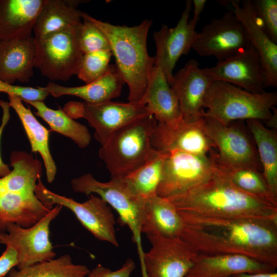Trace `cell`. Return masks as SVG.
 Here are the masks:
<instances>
[{"label": "cell", "instance_id": "cell-1", "mask_svg": "<svg viewBox=\"0 0 277 277\" xmlns=\"http://www.w3.org/2000/svg\"><path fill=\"white\" fill-rule=\"evenodd\" d=\"M179 213L184 225L180 238L199 253L242 255L276 268L277 221Z\"/></svg>", "mask_w": 277, "mask_h": 277}, {"label": "cell", "instance_id": "cell-2", "mask_svg": "<svg viewBox=\"0 0 277 277\" xmlns=\"http://www.w3.org/2000/svg\"><path fill=\"white\" fill-rule=\"evenodd\" d=\"M166 199L179 212L220 218L277 221V205L238 188L217 165L215 172L206 181Z\"/></svg>", "mask_w": 277, "mask_h": 277}, {"label": "cell", "instance_id": "cell-3", "mask_svg": "<svg viewBox=\"0 0 277 277\" xmlns=\"http://www.w3.org/2000/svg\"><path fill=\"white\" fill-rule=\"evenodd\" d=\"M10 172L0 177V233L10 224L29 227L42 219L51 209L35 194L42 174V164L25 151L10 154Z\"/></svg>", "mask_w": 277, "mask_h": 277}, {"label": "cell", "instance_id": "cell-4", "mask_svg": "<svg viewBox=\"0 0 277 277\" xmlns=\"http://www.w3.org/2000/svg\"><path fill=\"white\" fill-rule=\"evenodd\" d=\"M106 36L116 66L129 87L128 102L139 103L146 90L155 67V57L149 55L147 41L152 25L145 19L132 27L103 22L82 12Z\"/></svg>", "mask_w": 277, "mask_h": 277}, {"label": "cell", "instance_id": "cell-5", "mask_svg": "<svg viewBox=\"0 0 277 277\" xmlns=\"http://www.w3.org/2000/svg\"><path fill=\"white\" fill-rule=\"evenodd\" d=\"M157 124L153 116L149 115L121 128L108 137L98 156L111 177L129 174L159 154L151 145Z\"/></svg>", "mask_w": 277, "mask_h": 277}, {"label": "cell", "instance_id": "cell-6", "mask_svg": "<svg viewBox=\"0 0 277 277\" xmlns=\"http://www.w3.org/2000/svg\"><path fill=\"white\" fill-rule=\"evenodd\" d=\"M277 105L276 92L254 93L222 81H213L203 100L202 116L213 118L223 125L240 120L265 122Z\"/></svg>", "mask_w": 277, "mask_h": 277}, {"label": "cell", "instance_id": "cell-7", "mask_svg": "<svg viewBox=\"0 0 277 277\" xmlns=\"http://www.w3.org/2000/svg\"><path fill=\"white\" fill-rule=\"evenodd\" d=\"M81 24L35 40V68L43 76L66 81L76 74L83 55L80 42Z\"/></svg>", "mask_w": 277, "mask_h": 277}, {"label": "cell", "instance_id": "cell-8", "mask_svg": "<svg viewBox=\"0 0 277 277\" xmlns=\"http://www.w3.org/2000/svg\"><path fill=\"white\" fill-rule=\"evenodd\" d=\"M71 185L75 192L88 196L96 194L115 210L121 225L128 227L133 242L141 247L142 212L146 198L134 194L120 177H111L108 182H102L88 173L72 179Z\"/></svg>", "mask_w": 277, "mask_h": 277}, {"label": "cell", "instance_id": "cell-9", "mask_svg": "<svg viewBox=\"0 0 277 277\" xmlns=\"http://www.w3.org/2000/svg\"><path fill=\"white\" fill-rule=\"evenodd\" d=\"M34 192L37 199L48 208L52 209L54 204L67 208L96 239L118 246L114 214L108 204L98 195L91 194L87 201L78 203L49 190L41 179L37 181Z\"/></svg>", "mask_w": 277, "mask_h": 277}, {"label": "cell", "instance_id": "cell-10", "mask_svg": "<svg viewBox=\"0 0 277 277\" xmlns=\"http://www.w3.org/2000/svg\"><path fill=\"white\" fill-rule=\"evenodd\" d=\"M201 126L218 153L216 164L228 169L250 168L262 171V166L254 144L241 127L231 123L223 125L210 117L202 116Z\"/></svg>", "mask_w": 277, "mask_h": 277}, {"label": "cell", "instance_id": "cell-11", "mask_svg": "<svg viewBox=\"0 0 277 277\" xmlns=\"http://www.w3.org/2000/svg\"><path fill=\"white\" fill-rule=\"evenodd\" d=\"M71 118H84L95 130L94 137L103 145L115 131L144 116L152 115L139 103H116L111 101L91 104L70 101L62 109Z\"/></svg>", "mask_w": 277, "mask_h": 277}, {"label": "cell", "instance_id": "cell-12", "mask_svg": "<svg viewBox=\"0 0 277 277\" xmlns=\"http://www.w3.org/2000/svg\"><path fill=\"white\" fill-rule=\"evenodd\" d=\"M197 155L180 151L166 153L156 194L167 198L183 193L211 176L217 169L215 153Z\"/></svg>", "mask_w": 277, "mask_h": 277}, {"label": "cell", "instance_id": "cell-13", "mask_svg": "<svg viewBox=\"0 0 277 277\" xmlns=\"http://www.w3.org/2000/svg\"><path fill=\"white\" fill-rule=\"evenodd\" d=\"M62 208L56 205L31 227L10 224L5 232L0 233V244L11 247L16 252L18 269L54 259L56 253L49 239V226Z\"/></svg>", "mask_w": 277, "mask_h": 277}, {"label": "cell", "instance_id": "cell-14", "mask_svg": "<svg viewBox=\"0 0 277 277\" xmlns=\"http://www.w3.org/2000/svg\"><path fill=\"white\" fill-rule=\"evenodd\" d=\"M147 237L152 246L141 259L143 276L185 277L199 252L179 237Z\"/></svg>", "mask_w": 277, "mask_h": 277}, {"label": "cell", "instance_id": "cell-15", "mask_svg": "<svg viewBox=\"0 0 277 277\" xmlns=\"http://www.w3.org/2000/svg\"><path fill=\"white\" fill-rule=\"evenodd\" d=\"M251 45L244 26L232 11L213 18L197 32L193 48L202 56L225 60Z\"/></svg>", "mask_w": 277, "mask_h": 277}, {"label": "cell", "instance_id": "cell-16", "mask_svg": "<svg viewBox=\"0 0 277 277\" xmlns=\"http://www.w3.org/2000/svg\"><path fill=\"white\" fill-rule=\"evenodd\" d=\"M202 70L212 82H226L254 93L265 92L264 68L252 45Z\"/></svg>", "mask_w": 277, "mask_h": 277}, {"label": "cell", "instance_id": "cell-17", "mask_svg": "<svg viewBox=\"0 0 277 277\" xmlns=\"http://www.w3.org/2000/svg\"><path fill=\"white\" fill-rule=\"evenodd\" d=\"M192 6V1H187L176 25L169 28L163 24L153 35L156 46L155 67L162 70L169 84L173 78L177 61L189 52L197 33L189 22Z\"/></svg>", "mask_w": 277, "mask_h": 277}, {"label": "cell", "instance_id": "cell-18", "mask_svg": "<svg viewBox=\"0 0 277 277\" xmlns=\"http://www.w3.org/2000/svg\"><path fill=\"white\" fill-rule=\"evenodd\" d=\"M212 82L194 59L189 60L173 74L169 85L177 98L184 122L195 123L201 118L204 97Z\"/></svg>", "mask_w": 277, "mask_h": 277}, {"label": "cell", "instance_id": "cell-19", "mask_svg": "<svg viewBox=\"0 0 277 277\" xmlns=\"http://www.w3.org/2000/svg\"><path fill=\"white\" fill-rule=\"evenodd\" d=\"M151 145L156 151L165 153L180 151L207 155L215 148L203 130L201 119L192 123L182 121L175 126L157 123L151 138Z\"/></svg>", "mask_w": 277, "mask_h": 277}, {"label": "cell", "instance_id": "cell-20", "mask_svg": "<svg viewBox=\"0 0 277 277\" xmlns=\"http://www.w3.org/2000/svg\"><path fill=\"white\" fill-rule=\"evenodd\" d=\"M233 12L245 28L265 72V88L277 86V44L268 36L256 15L252 1H232Z\"/></svg>", "mask_w": 277, "mask_h": 277}, {"label": "cell", "instance_id": "cell-21", "mask_svg": "<svg viewBox=\"0 0 277 277\" xmlns=\"http://www.w3.org/2000/svg\"><path fill=\"white\" fill-rule=\"evenodd\" d=\"M275 269L245 255L199 253L185 277H232L240 273L271 272Z\"/></svg>", "mask_w": 277, "mask_h": 277}, {"label": "cell", "instance_id": "cell-22", "mask_svg": "<svg viewBox=\"0 0 277 277\" xmlns=\"http://www.w3.org/2000/svg\"><path fill=\"white\" fill-rule=\"evenodd\" d=\"M36 43L33 36L0 41V80L13 84L33 75Z\"/></svg>", "mask_w": 277, "mask_h": 277}, {"label": "cell", "instance_id": "cell-23", "mask_svg": "<svg viewBox=\"0 0 277 277\" xmlns=\"http://www.w3.org/2000/svg\"><path fill=\"white\" fill-rule=\"evenodd\" d=\"M139 103L147 107L157 123L175 126L183 121L176 96L159 68L154 67Z\"/></svg>", "mask_w": 277, "mask_h": 277}, {"label": "cell", "instance_id": "cell-24", "mask_svg": "<svg viewBox=\"0 0 277 277\" xmlns=\"http://www.w3.org/2000/svg\"><path fill=\"white\" fill-rule=\"evenodd\" d=\"M45 0H0V41L32 36Z\"/></svg>", "mask_w": 277, "mask_h": 277}, {"label": "cell", "instance_id": "cell-25", "mask_svg": "<svg viewBox=\"0 0 277 277\" xmlns=\"http://www.w3.org/2000/svg\"><path fill=\"white\" fill-rule=\"evenodd\" d=\"M184 227L182 217L169 200L157 194L145 199L142 212L141 233L180 238Z\"/></svg>", "mask_w": 277, "mask_h": 277}, {"label": "cell", "instance_id": "cell-26", "mask_svg": "<svg viewBox=\"0 0 277 277\" xmlns=\"http://www.w3.org/2000/svg\"><path fill=\"white\" fill-rule=\"evenodd\" d=\"M124 84L116 65H110L102 77L83 86L65 87L49 82L42 88L55 97L72 95L82 98L85 103L95 104L110 101L118 97Z\"/></svg>", "mask_w": 277, "mask_h": 277}, {"label": "cell", "instance_id": "cell-27", "mask_svg": "<svg viewBox=\"0 0 277 277\" xmlns=\"http://www.w3.org/2000/svg\"><path fill=\"white\" fill-rule=\"evenodd\" d=\"M84 2L45 0L33 28L35 39L38 41L52 33L81 24L82 11L77 7Z\"/></svg>", "mask_w": 277, "mask_h": 277}, {"label": "cell", "instance_id": "cell-28", "mask_svg": "<svg viewBox=\"0 0 277 277\" xmlns=\"http://www.w3.org/2000/svg\"><path fill=\"white\" fill-rule=\"evenodd\" d=\"M9 107L17 114L30 144L31 152L40 154L46 169L47 180L52 183L56 174V166L49 147V130L43 126L34 116L29 108H26L16 96L8 95Z\"/></svg>", "mask_w": 277, "mask_h": 277}, {"label": "cell", "instance_id": "cell-29", "mask_svg": "<svg viewBox=\"0 0 277 277\" xmlns=\"http://www.w3.org/2000/svg\"><path fill=\"white\" fill-rule=\"evenodd\" d=\"M272 199L277 204V134L260 121H247Z\"/></svg>", "mask_w": 277, "mask_h": 277}, {"label": "cell", "instance_id": "cell-30", "mask_svg": "<svg viewBox=\"0 0 277 277\" xmlns=\"http://www.w3.org/2000/svg\"><path fill=\"white\" fill-rule=\"evenodd\" d=\"M24 102L36 109L35 114L48 124L51 131L70 138L80 148H84L90 144L91 136L87 127L71 118L60 107L54 110L44 102Z\"/></svg>", "mask_w": 277, "mask_h": 277}, {"label": "cell", "instance_id": "cell-31", "mask_svg": "<svg viewBox=\"0 0 277 277\" xmlns=\"http://www.w3.org/2000/svg\"><path fill=\"white\" fill-rule=\"evenodd\" d=\"M90 270L75 264L69 254L37 263L21 269H12L7 277H87Z\"/></svg>", "mask_w": 277, "mask_h": 277}, {"label": "cell", "instance_id": "cell-32", "mask_svg": "<svg viewBox=\"0 0 277 277\" xmlns=\"http://www.w3.org/2000/svg\"><path fill=\"white\" fill-rule=\"evenodd\" d=\"M166 153L159 152L141 167L120 177L130 190L136 196L147 198L156 194Z\"/></svg>", "mask_w": 277, "mask_h": 277}, {"label": "cell", "instance_id": "cell-33", "mask_svg": "<svg viewBox=\"0 0 277 277\" xmlns=\"http://www.w3.org/2000/svg\"><path fill=\"white\" fill-rule=\"evenodd\" d=\"M217 166L240 189L277 205L272 199L267 183L261 171L250 168L228 169L218 165Z\"/></svg>", "mask_w": 277, "mask_h": 277}, {"label": "cell", "instance_id": "cell-34", "mask_svg": "<svg viewBox=\"0 0 277 277\" xmlns=\"http://www.w3.org/2000/svg\"><path fill=\"white\" fill-rule=\"evenodd\" d=\"M112 55L110 50H100L84 53L76 75L85 84L98 80L108 71Z\"/></svg>", "mask_w": 277, "mask_h": 277}, {"label": "cell", "instance_id": "cell-35", "mask_svg": "<svg viewBox=\"0 0 277 277\" xmlns=\"http://www.w3.org/2000/svg\"><path fill=\"white\" fill-rule=\"evenodd\" d=\"M83 20L80 27V42L84 53L100 50H110L109 43L104 33L86 18L81 12Z\"/></svg>", "mask_w": 277, "mask_h": 277}, {"label": "cell", "instance_id": "cell-36", "mask_svg": "<svg viewBox=\"0 0 277 277\" xmlns=\"http://www.w3.org/2000/svg\"><path fill=\"white\" fill-rule=\"evenodd\" d=\"M256 16L269 38L277 44V1H252Z\"/></svg>", "mask_w": 277, "mask_h": 277}, {"label": "cell", "instance_id": "cell-37", "mask_svg": "<svg viewBox=\"0 0 277 277\" xmlns=\"http://www.w3.org/2000/svg\"><path fill=\"white\" fill-rule=\"evenodd\" d=\"M0 92L13 95L22 101L44 102L49 95L48 91L41 87L33 88L16 86L0 80Z\"/></svg>", "mask_w": 277, "mask_h": 277}, {"label": "cell", "instance_id": "cell-38", "mask_svg": "<svg viewBox=\"0 0 277 277\" xmlns=\"http://www.w3.org/2000/svg\"><path fill=\"white\" fill-rule=\"evenodd\" d=\"M135 268L134 262L128 259L120 269L115 271L98 264L90 271L87 277H130Z\"/></svg>", "mask_w": 277, "mask_h": 277}, {"label": "cell", "instance_id": "cell-39", "mask_svg": "<svg viewBox=\"0 0 277 277\" xmlns=\"http://www.w3.org/2000/svg\"><path fill=\"white\" fill-rule=\"evenodd\" d=\"M18 265L16 251L11 247L6 249L0 256V277L6 275L14 266Z\"/></svg>", "mask_w": 277, "mask_h": 277}, {"label": "cell", "instance_id": "cell-40", "mask_svg": "<svg viewBox=\"0 0 277 277\" xmlns=\"http://www.w3.org/2000/svg\"><path fill=\"white\" fill-rule=\"evenodd\" d=\"M0 106L3 109V116L0 125V144L4 129L7 125L10 118L9 106L8 103L0 101ZM11 170L9 166L5 164L2 160L0 152V177L8 174Z\"/></svg>", "mask_w": 277, "mask_h": 277}, {"label": "cell", "instance_id": "cell-41", "mask_svg": "<svg viewBox=\"0 0 277 277\" xmlns=\"http://www.w3.org/2000/svg\"><path fill=\"white\" fill-rule=\"evenodd\" d=\"M207 2L206 0H193L192 4L193 5V16L192 19L189 20L190 24L194 27L196 26L200 19V16L202 13L205 4Z\"/></svg>", "mask_w": 277, "mask_h": 277}, {"label": "cell", "instance_id": "cell-42", "mask_svg": "<svg viewBox=\"0 0 277 277\" xmlns=\"http://www.w3.org/2000/svg\"><path fill=\"white\" fill-rule=\"evenodd\" d=\"M232 277H277V273L275 271L255 273H243L234 275Z\"/></svg>", "mask_w": 277, "mask_h": 277}, {"label": "cell", "instance_id": "cell-43", "mask_svg": "<svg viewBox=\"0 0 277 277\" xmlns=\"http://www.w3.org/2000/svg\"><path fill=\"white\" fill-rule=\"evenodd\" d=\"M266 125L272 130L276 131L277 129V109L275 107L272 109V115L269 119L265 122Z\"/></svg>", "mask_w": 277, "mask_h": 277}]
</instances>
